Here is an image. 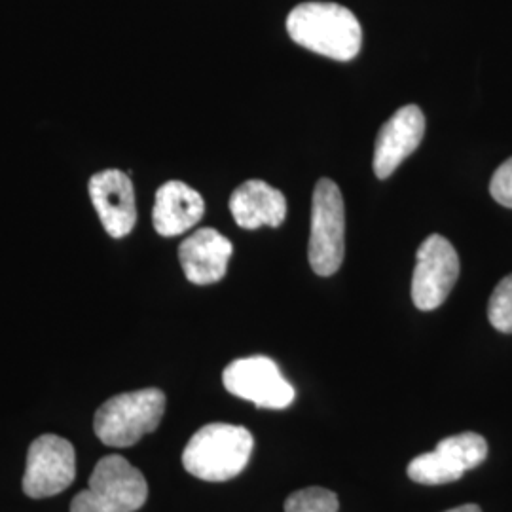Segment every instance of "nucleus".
<instances>
[{"instance_id": "obj_1", "label": "nucleus", "mask_w": 512, "mask_h": 512, "mask_svg": "<svg viewBox=\"0 0 512 512\" xmlns=\"http://www.w3.org/2000/svg\"><path fill=\"white\" fill-rule=\"evenodd\" d=\"M294 42L336 61H351L363 44V29L355 14L334 2L298 4L287 18Z\"/></svg>"}, {"instance_id": "obj_2", "label": "nucleus", "mask_w": 512, "mask_h": 512, "mask_svg": "<svg viewBox=\"0 0 512 512\" xmlns=\"http://www.w3.org/2000/svg\"><path fill=\"white\" fill-rule=\"evenodd\" d=\"M253 448L255 439L249 429L230 423H209L186 444L184 469L205 482H226L245 471Z\"/></svg>"}, {"instance_id": "obj_3", "label": "nucleus", "mask_w": 512, "mask_h": 512, "mask_svg": "<svg viewBox=\"0 0 512 512\" xmlns=\"http://www.w3.org/2000/svg\"><path fill=\"white\" fill-rule=\"evenodd\" d=\"M164 412V391L156 387L129 391L99 406L93 429L103 444L112 448H128L156 431Z\"/></svg>"}, {"instance_id": "obj_4", "label": "nucleus", "mask_w": 512, "mask_h": 512, "mask_svg": "<svg viewBox=\"0 0 512 512\" xmlns=\"http://www.w3.org/2000/svg\"><path fill=\"white\" fill-rule=\"evenodd\" d=\"M147 497L143 473L128 459L112 454L97 461L88 488L74 495L71 512H135Z\"/></svg>"}, {"instance_id": "obj_5", "label": "nucleus", "mask_w": 512, "mask_h": 512, "mask_svg": "<svg viewBox=\"0 0 512 512\" xmlns=\"http://www.w3.org/2000/svg\"><path fill=\"white\" fill-rule=\"evenodd\" d=\"M346 255V207L338 184L321 179L311 200L310 256L313 272L321 277L336 274Z\"/></svg>"}, {"instance_id": "obj_6", "label": "nucleus", "mask_w": 512, "mask_h": 512, "mask_svg": "<svg viewBox=\"0 0 512 512\" xmlns=\"http://www.w3.org/2000/svg\"><path fill=\"white\" fill-rule=\"evenodd\" d=\"M222 384L228 393L258 408L283 410L294 401V387L285 380L270 357L253 355L236 359L224 368Z\"/></svg>"}, {"instance_id": "obj_7", "label": "nucleus", "mask_w": 512, "mask_h": 512, "mask_svg": "<svg viewBox=\"0 0 512 512\" xmlns=\"http://www.w3.org/2000/svg\"><path fill=\"white\" fill-rule=\"evenodd\" d=\"M488 458V442L478 433H461L440 440L433 452L421 454L408 465V476L425 486L456 482Z\"/></svg>"}, {"instance_id": "obj_8", "label": "nucleus", "mask_w": 512, "mask_h": 512, "mask_svg": "<svg viewBox=\"0 0 512 512\" xmlns=\"http://www.w3.org/2000/svg\"><path fill=\"white\" fill-rule=\"evenodd\" d=\"M459 277V256L454 245L439 234L425 239L416 255L412 300L421 311L440 308Z\"/></svg>"}, {"instance_id": "obj_9", "label": "nucleus", "mask_w": 512, "mask_h": 512, "mask_svg": "<svg viewBox=\"0 0 512 512\" xmlns=\"http://www.w3.org/2000/svg\"><path fill=\"white\" fill-rule=\"evenodd\" d=\"M76 476V452L67 439L57 435L38 437L27 452L23 492L33 497H52L65 492Z\"/></svg>"}, {"instance_id": "obj_10", "label": "nucleus", "mask_w": 512, "mask_h": 512, "mask_svg": "<svg viewBox=\"0 0 512 512\" xmlns=\"http://www.w3.org/2000/svg\"><path fill=\"white\" fill-rule=\"evenodd\" d=\"M88 190L93 207L110 238H126L137 224L135 190L129 175L118 169L95 173Z\"/></svg>"}, {"instance_id": "obj_11", "label": "nucleus", "mask_w": 512, "mask_h": 512, "mask_svg": "<svg viewBox=\"0 0 512 512\" xmlns=\"http://www.w3.org/2000/svg\"><path fill=\"white\" fill-rule=\"evenodd\" d=\"M425 135V116L418 105H406L385 122L374 147V173L391 177L404 160L416 152Z\"/></svg>"}, {"instance_id": "obj_12", "label": "nucleus", "mask_w": 512, "mask_h": 512, "mask_svg": "<svg viewBox=\"0 0 512 512\" xmlns=\"http://www.w3.org/2000/svg\"><path fill=\"white\" fill-rule=\"evenodd\" d=\"M232 253L234 245L230 239L213 228H202L181 243L179 260L190 283L213 285L228 272Z\"/></svg>"}, {"instance_id": "obj_13", "label": "nucleus", "mask_w": 512, "mask_h": 512, "mask_svg": "<svg viewBox=\"0 0 512 512\" xmlns=\"http://www.w3.org/2000/svg\"><path fill=\"white\" fill-rule=\"evenodd\" d=\"M205 213L202 194L181 181L162 184L152 211L154 230L164 238H175L194 228Z\"/></svg>"}, {"instance_id": "obj_14", "label": "nucleus", "mask_w": 512, "mask_h": 512, "mask_svg": "<svg viewBox=\"0 0 512 512\" xmlns=\"http://www.w3.org/2000/svg\"><path fill=\"white\" fill-rule=\"evenodd\" d=\"M230 211L239 228H277L287 217V200L274 186L253 179L236 188L230 198Z\"/></svg>"}, {"instance_id": "obj_15", "label": "nucleus", "mask_w": 512, "mask_h": 512, "mask_svg": "<svg viewBox=\"0 0 512 512\" xmlns=\"http://www.w3.org/2000/svg\"><path fill=\"white\" fill-rule=\"evenodd\" d=\"M338 495L327 488H304L287 497L285 512H338Z\"/></svg>"}, {"instance_id": "obj_16", "label": "nucleus", "mask_w": 512, "mask_h": 512, "mask_svg": "<svg viewBox=\"0 0 512 512\" xmlns=\"http://www.w3.org/2000/svg\"><path fill=\"white\" fill-rule=\"evenodd\" d=\"M488 319L495 330L512 334V274L501 279L490 296Z\"/></svg>"}, {"instance_id": "obj_17", "label": "nucleus", "mask_w": 512, "mask_h": 512, "mask_svg": "<svg viewBox=\"0 0 512 512\" xmlns=\"http://www.w3.org/2000/svg\"><path fill=\"white\" fill-rule=\"evenodd\" d=\"M490 192L495 202L512 209V158L497 167L490 183Z\"/></svg>"}, {"instance_id": "obj_18", "label": "nucleus", "mask_w": 512, "mask_h": 512, "mask_svg": "<svg viewBox=\"0 0 512 512\" xmlns=\"http://www.w3.org/2000/svg\"><path fill=\"white\" fill-rule=\"evenodd\" d=\"M446 512H482V509L478 505L467 503V505H461V507H456V509H450V511Z\"/></svg>"}]
</instances>
